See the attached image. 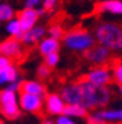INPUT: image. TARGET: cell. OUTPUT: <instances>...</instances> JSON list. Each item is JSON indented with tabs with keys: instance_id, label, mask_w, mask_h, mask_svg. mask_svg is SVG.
Instances as JSON below:
<instances>
[{
	"instance_id": "cell-23",
	"label": "cell",
	"mask_w": 122,
	"mask_h": 124,
	"mask_svg": "<svg viewBox=\"0 0 122 124\" xmlns=\"http://www.w3.org/2000/svg\"><path fill=\"white\" fill-rule=\"evenodd\" d=\"M59 4V0H42L40 3V8L44 12H52Z\"/></svg>"
},
{
	"instance_id": "cell-22",
	"label": "cell",
	"mask_w": 122,
	"mask_h": 124,
	"mask_svg": "<svg viewBox=\"0 0 122 124\" xmlns=\"http://www.w3.org/2000/svg\"><path fill=\"white\" fill-rule=\"evenodd\" d=\"M59 59H61L59 53H52V54H50V55L44 57V63H43V65H46L48 69L52 70V69L59 63Z\"/></svg>"
},
{
	"instance_id": "cell-15",
	"label": "cell",
	"mask_w": 122,
	"mask_h": 124,
	"mask_svg": "<svg viewBox=\"0 0 122 124\" xmlns=\"http://www.w3.org/2000/svg\"><path fill=\"white\" fill-rule=\"evenodd\" d=\"M59 49H61V42L52 39V38H48V37H44L38 43V51L43 57L50 55L52 53H59Z\"/></svg>"
},
{
	"instance_id": "cell-18",
	"label": "cell",
	"mask_w": 122,
	"mask_h": 124,
	"mask_svg": "<svg viewBox=\"0 0 122 124\" xmlns=\"http://www.w3.org/2000/svg\"><path fill=\"white\" fill-rule=\"evenodd\" d=\"M62 115L67 116L70 119H83L88 115V112L85 108H82L81 105H66L63 109V113Z\"/></svg>"
},
{
	"instance_id": "cell-28",
	"label": "cell",
	"mask_w": 122,
	"mask_h": 124,
	"mask_svg": "<svg viewBox=\"0 0 122 124\" xmlns=\"http://www.w3.org/2000/svg\"><path fill=\"white\" fill-rule=\"evenodd\" d=\"M11 63H12V61H11L9 58H6V57L0 55V70L4 69V68H7V66H9Z\"/></svg>"
},
{
	"instance_id": "cell-31",
	"label": "cell",
	"mask_w": 122,
	"mask_h": 124,
	"mask_svg": "<svg viewBox=\"0 0 122 124\" xmlns=\"http://www.w3.org/2000/svg\"><path fill=\"white\" fill-rule=\"evenodd\" d=\"M0 124H7V123H4V121H1V120H0Z\"/></svg>"
},
{
	"instance_id": "cell-10",
	"label": "cell",
	"mask_w": 122,
	"mask_h": 124,
	"mask_svg": "<svg viewBox=\"0 0 122 124\" xmlns=\"http://www.w3.org/2000/svg\"><path fill=\"white\" fill-rule=\"evenodd\" d=\"M66 107L64 101L59 96V93H47L43 99V108L50 116H61Z\"/></svg>"
},
{
	"instance_id": "cell-27",
	"label": "cell",
	"mask_w": 122,
	"mask_h": 124,
	"mask_svg": "<svg viewBox=\"0 0 122 124\" xmlns=\"http://www.w3.org/2000/svg\"><path fill=\"white\" fill-rule=\"evenodd\" d=\"M55 124H76V123L73 120V119L67 117V116H64V115H61V116H58V117H56Z\"/></svg>"
},
{
	"instance_id": "cell-25",
	"label": "cell",
	"mask_w": 122,
	"mask_h": 124,
	"mask_svg": "<svg viewBox=\"0 0 122 124\" xmlns=\"http://www.w3.org/2000/svg\"><path fill=\"white\" fill-rule=\"evenodd\" d=\"M20 85H21V81H15V82H11V84L6 85L4 86V89L8 90V92H12V93H16L18 94V92H20Z\"/></svg>"
},
{
	"instance_id": "cell-12",
	"label": "cell",
	"mask_w": 122,
	"mask_h": 124,
	"mask_svg": "<svg viewBox=\"0 0 122 124\" xmlns=\"http://www.w3.org/2000/svg\"><path fill=\"white\" fill-rule=\"evenodd\" d=\"M18 22L20 24L23 32L30 28H32L34 26L38 24V19H39V15H38V11L36 9H32V8H23L19 12L18 15Z\"/></svg>"
},
{
	"instance_id": "cell-8",
	"label": "cell",
	"mask_w": 122,
	"mask_h": 124,
	"mask_svg": "<svg viewBox=\"0 0 122 124\" xmlns=\"http://www.w3.org/2000/svg\"><path fill=\"white\" fill-rule=\"evenodd\" d=\"M18 104L20 111H24L27 113H39L43 109V99L39 96H32L27 93H19Z\"/></svg>"
},
{
	"instance_id": "cell-30",
	"label": "cell",
	"mask_w": 122,
	"mask_h": 124,
	"mask_svg": "<svg viewBox=\"0 0 122 124\" xmlns=\"http://www.w3.org/2000/svg\"><path fill=\"white\" fill-rule=\"evenodd\" d=\"M76 1H88V0H76Z\"/></svg>"
},
{
	"instance_id": "cell-13",
	"label": "cell",
	"mask_w": 122,
	"mask_h": 124,
	"mask_svg": "<svg viewBox=\"0 0 122 124\" xmlns=\"http://www.w3.org/2000/svg\"><path fill=\"white\" fill-rule=\"evenodd\" d=\"M20 92L27 93V94H32V96H39L42 99H44L46 96V86L42 81L38 80H26L21 81L20 85Z\"/></svg>"
},
{
	"instance_id": "cell-11",
	"label": "cell",
	"mask_w": 122,
	"mask_h": 124,
	"mask_svg": "<svg viewBox=\"0 0 122 124\" xmlns=\"http://www.w3.org/2000/svg\"><path fill=\"white\" fill-rule=\"evenodd\" d=\"M44 37H46V27L42 24H36L23 32L20 38V43L26 45V46H34V45L39 43Z\"/></svg>"
},
{
	"instance_id": "cell-4",
	"label": "cell",
	"mask_w": 122,
	"mask_h": 124,
	"mask_svg": "<svg viewBox=\"0 0 122 124\" xmlns=\"http://www.w3.org/2000/svg\"><path fill=\"white\" fill-rule=\"evenodd\" d=\"M0 115L8 120H16L20 117L21 112L18 104V94L3 89L0 90Z\"/></svg>"
},
{
	"instance_id": "cell-3",
	"label": "cell",
	"mask_w": 122,
	"mask_h": 124,
	"mask_svg": "<svg viewBox=\"0 0 122 124\" xmlns=\"http://www.w3.org/2000/svg\"><path fill=\"white\" fill-rule=\"evenodd\" d=\"M64 47L75 53H86L88 49H91L95 45V39L93 32L85 28H73V30L64 32L62 38Z\"/></svg>"
},
{
	"instance_id": "cell-2",
	"label": "cell",
	"mask_w": 122,
	"mask_h": 124,
	"mask_svg": "<svg viewBox=\"0 0 122 124\" xmlns=\"http://www.w3.org/2000/svg\"><path fill=\"white\" fill-rule=\"evenodd\" d=\"M95 43L106 47L111 53H119L122 50V28L115 22H102L95 27Z\"/></svg>"
},
{
	"instance_id": "cell-19",
	"label": "cell",
	"mask_w": 122,
	"mask_h": 124,
	"mask_svg": "<svg viewBox=\"0 0 122 124\" xmlns=\"http://www.w3.org/2000/svg\"><path fill=\"white\" fill-rule=\"evenodd\" d=\"M15 18V9L8 1H0V23H7Z\"/></svg>"
},
{
	"instance_id": "cell-5",
	"label": "cell",
	"mask_w": 122,
	"mask_h": 124,
	"mask_svg": "<svg viewBox=\"0 0 122 124\" xmlns=\"http://www.w3.org/2000/svg\"><path fill=\"white\" fill-rule=\"evenodd\" d=\"M87 123L94 124H118L122 120L121 108H102L93 111L87 116Z\"/></svg>"
},
{
	"instance_id": "cell-9",
	"label": "cell",
	"mask_w": 122,
	"mask_h": 124,
	"mask_svg": "<svg viewBox=\"0 0 122 124\" xmlns=\"http://www.w3.org/2000/svg\"><path fill=\"white\" fill-rule=\"evenodd\" d=\"M0 55L12 59H19L23 55V45L20 40L14 39V38H7V39L0 42Z\"/></svg>"
},
{
	"instance_id": "cell-29",
	"label": "cell",
	"mask_w": 122,
	"mask_h": 124,
	"mask_svg": "<svg viewBox=\"0 0 122 124\" xmlns=\"http://www.w3.org/2000/svg\"><path fill=\"white\" fill-rule=\"evenodd\" d=\"M42 124H55V120H52V119H44L42 121Z\"/></svg>"
},
{
	"instance_id": "cell-14",
	"label": "cell",
	"mask_w": 122,
	"mask_h": 124,
	"mask_svg": "<svg viewBox=\"0 0 122 124\" xmlns=\"http://www.w3.org/2000/svg\"><path fill=\"white\" fill-rule=\"evenodd\" d=\"M98 14H110L119 16L122 14V1L121 0H101L95 6Z\"/></svg>"
},
{
	"instance_id": "cell-32",
	"label": "cell",
	"mask_w": 122,
	"mask_h": 124,
	"mask_svg": "<svg viewBox=\"0 0 122 124\" xmlns=\"http://www.w3.org/2000/svg\"><path fill=\"white\" fill-rule=\"evenodd\" d=\"M87 124H94V123H87Z\"/></svg>"
},
{
	"instance_id": "cell-6",
	"label": "cell",
	"mask_w": 122,
	"mask_h": 124,
	"mask_svg": "<svg viewBox=\"0 0 122 124\" xmlns=\"http://www.w3.org/2000/svg\"><path fill=\"white\" fill-rule=\"evenodd\" d=\"M85 80L95 88H107L113 82L109 66H94L87 71Z\"/></svg>"
},
{
	"instance_id": "cell-7",
	"label": "cell",
	"mask_w": 122,
	"mask_h": 124,
	"mask_svg": "<svg viewBox=\"0 0 122 124\" xmlns=\"http://www.w3.org/2000/svg\"><path fill=\"white\" fill-rule=\"evenodd\" d=\"M111 55H113V53L110 50L97 43L91 49H88L86 53H83L85 59L94 66H107V62L110 61Z\"/></svg>"
},
{
	"instance_id": "cell-17",
	"label": "cell",
	"mask_w": 122,
	"mask_h": 124,
	"mask_svg": "<svg viewBox=\"0 0 122 124\" xmlns=\"http://www.w3.org/2000/svg\"><path fill=\"white\" fill-rule=\"evenodd\" d=\"M4 30H6L7 35L9 38H14V39H18V40H20L21 35H23V30H21V27L16 18L8 20L6 23V26H4Z\"/></svg>"
},
{
	"instance_id": "cell-21",
	"label": "cell",
	"mask_w": 122,
	"mask_h": 124,
	"mask_svg": "<svg viewBox=\"0 0 122 124\" xmlns=\"http://www.w3.org/2000/svg\"><path fill=\"white\" fill-rule=\"evenodd\" d=\"M110 73H111V81L115 82L118 85V88L121 89V85H122V65L121 62H117L114 63L111 68H110Z\"/></svg>"
},
{
	"instance_id": "cell-16",
	"label": "cell",
	"mask_w": 122,
	"mask_h": 124,
	"mask_svg": "<svg viewBox=\"0 0 122 124\" xmlns=\"http://www.w3.org/2000/svg\"><path fill=\"white\" fill-rule=\"evenodd\" d=\"M19 80H20V73L14 63H11L9 66L0 70V84H1V86H6V85Z\"/></svg>"
},
{
	"instance_id": "cell-1",
	"label": "cell",
	"mask_w": 122,
	"mask_h": 124,
	"mask_svg": "<svg viewBox=\"0 0 122 124\" xmlns=\"http://www.w3.org/2000/svg\"><path fill=\"white\" fill-rule=\"evenodd\" d=\"M79 86L81 97H79V105L85 108L87 112H93L97 109L107 108L113 99V90L107 88H95L91 84H88L86 80L76 81Z\"/></svg>"
},
{
	"instance_id": "cell-24",
	"label": "cell",
	"mask_w": 122,
	"mask_h": 124,
	"mask_svg": "<svg viewBox=\"0 0 122 124\" xmlns=\"http://www.w3.org/2000/svg\"><path fill=\"white\" fill-rule=\"evenodd\" d=\"M36 76L39 80H47L51 76V69H48L46 65H40L36 70Z\"/></svg>"
},
{
	"instance_id": "cell-26",
	"label": "cell",
	"mask_w": 122,
	"mask_h": 124,
	"mask_svg": "<svg viewBox=\"0 0 122 124\" xmlns=\"http://www.w3.org/2000/svg\"><path fill=\"white\" fill-rule=\"evenodd\" d=\"M24 1V8H32V9H38L40 8V3L42 0H23Z\"/></svg>"
},
{
	"instance_id": "cell-20",
	"label": "cell",
	"mask_w": 122,
	"mask_h": 124,
	"mask_svg": "<svg viewBox=\"0 0 122 124\" xmlns=\"http://www.w3.org/2000/svg\"><path fill=\"white\" fill-rule=\"evenodd\" d=\"M64 32H66V31L63 30L62 24H59V23H54V24H51L48 28H46V35L48 38L55 39V40H61L62 38H63Z\"/></svg>"
}]
</instances>
